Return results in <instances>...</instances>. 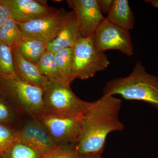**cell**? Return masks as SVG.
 Listing matches in <instances>:
<instances>
[{
	"label": "cell",
	"mask_w": 158,
	"mask_h": 158,
	"mask_svg": "<svg viewBox=\"0 0 158 158\" xmlns=\"http://www.w3.org/2000/svg\"><path fill=\"white\" fill-rule=\"evenodd\" d=\"M23 34L17 22L10 18L0 28V43L13 48L17 47L21 41Z\"/></svg>",
	"instance_id": "cell-17"
},
{
	"label": "cell",
	"mask_w": 158,
	"mask_h": 158,
	"mask_svg": "<svg viewBox=\"0 0 158 158\" xmlns=\"http://www.w3.org/2000/svg\"><path fill=\"white\" fill-rule=\"evenodd\" d=\"M75 78L87 80L96 73L106 70L110 60L104 52H98L93 44V36H79L73 47Z\"/></svg>",
	"instance_id": "cell-5"
},
{
	"label": "cell",
	"mask_w": 158,
	"mask_h": 158,
	"mask_svg": "<svg viewBox=\"0 0 158 158\" xmlns=\"http://www.w3.org/2000/svg\"><path fill=\"white\" fill-rule=\"evenodd\" d=\"M43 90L45 114L83 113L90 105L77 97L70 85L62 82L48 81Z\"/></svg>",
	"instance_id": "cell-4"
},
{
	"label": "cell",
	"mask_w": 158,
	"mask_h": 158,
	"mask_svg": "<svg viewBox=\"0 0 158 158\" xmlns=\"http://www.w3.org/2000/svg\"><path fill=\"white\" fill-rule=\"evenodd\" d=\"M17 128L19 141L33 148L43 156L57 145L39 119L23 118Z\"/></svg>",
	"instance_id": "cell-9"
},
{
	"label": "cell",
	"mask_w": 158,
	"mask_h": 158,
	"mask_svg": "<svg viewBox=\"0 0 158 158\" xmlns=\"http://www.w3.org/2000/svg\"><path fill=\"white\" fill-rule=\"evenodd\" d=\"M11 18L10 10L4 0H0V28Z\"/></svg>",
	"instance_id": "cell-24"
},
{
	"label": "cell",
	"mask_w": 158,
	"mask_h": 158,
	"mask_svg": "<svg viewBox=\"0 0 158 158\" xmlns=\"http://www.w3.org/2000/svg\"><path fill=\"white\" fill-rule=\"evenodd\" d=\"M68 6L74 12L78 24L80 36H93L105 17L99 8L97 0H67Z\"/></svg>",
	"instance_id": "cell-10"
},
{
	"label": "cell",
	"mask_w": 158,
	"mask_h": 158,
	"mask_svg": "<svg viewBox=\"0 0 158 158\" xmlns=\"http://www.w3.org/2000/svg\"><path fill=\"white\" fill-rule=\"evenodd\" d=\"M15 73L26 81L43 89L48 80L40 72L37 65L26 60L17 47L12 48Z\"/></svg>",
	"instance_id": "cell-13"
},
{
	"label": "cell",
	"mask_w": 158,
	"mask_h": 158,
	"mask_svg": "<svg viewBox=\"0 0 158 158\" xmlns=\"http://www.w3.org/2000/svg\"><path fill=\"white\" fill-rule=\"evenodd\" d=\"M93 41L98 52H104L109 50H116L128 57L134 54L130 31L110 22L106 18L94 32Z\"/></svg>",
	"instance_id": "cell-7"
},
{
	"label": "cell",
	"mask_w": 158,
	"mask_h": 158,
	"mask_svg": "<svg viewBox=\"0 0 158 158\" xmlns=\"http://www.w3.org/2000/svg\"><path fill=\"white\" fill-rule=\"evenodd\" d=\"M103 95H120L127 100L145 102L158 111V76L148 73L141 62L137 61L128 76L108 81Z\"/></svg>",
	"instance_id": "cell-2"
},
{
	"label": "cell",
	"mask_w": 158,
	"mask_h": 158,
	"mask_svg": "<svg viewBox=\"0 0 158 158\" xmlns=\"http://www.w3.org/2000/svg\"><path fill=\"white\" fill-rule=\"evenodd\" d=\"M33 148L18 141L0 154V158H43Z\"/></svg>",
	"instance_id": "cell-20"
},
{
	"label": "cell",
	"mask_w": 158,
	"mask_h": 158,
	"mask_svg": "<svg viewBox=\"0 0 158 158\" xmlns=\"http://www.w3.org/2000/svg\"><path fill=\"white\" fill-rule=\"evenodd\" d=\"M80 36L78 24L73 11H68L67 19L58 36L48 45L47 50L55 54L68 48H73Z\"/></svg>",
	"instance_id": "cell-12"
},
{
	"label": "cell",
	"mask_w": 158,
	"mask_h": 158,
	"mask_svg": "<svg viewBox=\"0 0 158 158\" xmlns=\"http://www.w3.org/2000/svg\"><path fill=\"white\" fill-rule=\"evenodd\" d=\"M10 10L11 18L25 23L42 18L53 14L57 9L49 6L46 1L4 0Z\"/></svg>",
	"instance_id": "cell-11"
},
{
	"label": "cell",
	"mask_w": 158,
	"mask_h": 158,
	"mask_svg": "<svg viewBox=\"0 0 158 158\" xmlns=\"http://www.w3.org/2000/svg\"><path fill=\"white\" fill-rule=\"evenodd\" d=\"M120 99L103 95L83 113L82 128L73 145L81 157L101 155L106 146L107 137L115 131H122L124 126L119 120Z\"/></svg>",
	"instance_id": "cell-1"
},
{
	"label": "cell",
	"mask_w": 158,
	"mask_h": 158,
	"mask_svg": "<svg viewBox=\"0 0 158 158\" xmlns=\"http://www.w3.org/2000/svg\"><path fill=\"white\" fill-rule=\"evenodd\" d=\"M101 155L89 156H87L81 157V158H99Z\"/></svg>",
	"instance_id": "cell-27"
},
{
	"label": "cell",
	"mask_w": 158,
	"mask_h": 158,
	"mask_svg": "<svg viewBox=\"0 0 158 158\" xmlns=\"http://www.w3.org/2000/svg\"><path fill=\"white\" fill-rule=\"evenodd\" d=\"M23 119L14 106L0 94V123L17 128Z\"/></svg>",
	"instance_id": "cell-19"
},
{
	"label": "cell",
	"mask_w": 158,
	"mask_h": 158,
	"mask_svg": "<svg viewBox=\"0 0 158 158\" xmlns=\"http://www.w3.org/2000/svg\"><path fill=\"white\" fill-rule=\"evenodd\" d=\"M17 128L0 123V154L19 141Z\"/></svg>",
	"instance_id": "cell-22"
},
{
	"label": "cell",
	"mask_w": 158,
	"mask_h": 158,
	"mask_svg": "<svg viewBox=\"0 0 158 158\" xmlns=\"http://www.w3.org/2000/svg\"><path fill=\"white\" fill-rule=\"evenodd\" d=\"M99 158H102V157H101V156H100Z\"/></svg>",
	"instance_id": "cell-28"
},
{
	"label": "cell",
	"mask_w": 158,
	"mask_h": 158,
	"mask_svg": "<svg viewBox=\"0 0 158 158\" xmlns=\"http://www.w3.org/2000/svg\"><path fill=\"white\" fill-rule=\"evenodd\" d=\"M12 48L0 43V77L15 74Z\"/></svg>",
	"instance_id": "cell-21"
},
{
	"label": "cell",
	"mask_w": 158,
	"mask_h": 158,
	"mask_svg": "<svg viewBox=\"0 0 158 158\" xmlns=\"http://www.w3.org/2000/svg\"><path fill=\"white\" fill-rule=\"evenodd\" d=\"M48 45V44L39 40L23 36L17 48L26 60L37 65L47 51Z\"/></svg>",
	"instance_id": "cell-15"
},
{
	"label": "cell",
	"mask_w": 158,
	"mask_h": 158,
	"mask_svg": "<svg viewBox=\"0 0 158 158\" xmlns=\"http://www.w3.org/2000/svg\"><path fill=\"white\" fill-rule=\"evenodd\" d=\"M97 1L99 8L101 11L102 14V13L107 14L112 7L113 0H97Z\"/></svg>",
	"instance_id": "cell-25"
},
{
	"label": "cell",
	"mask_w": 158,
	"mask_h": 158,
	"mask_svg": "<svg viewBox=\"0 0 158 158\" xmlns=\"http://www.w3.org/2000/svg\"><path fill=\"white\" fill-rule=\"evenodd\" d=\"M0 94L14 106L23 118L40 120L45 115L43 90L16 74L0 77Z\"/></svg>",
	"instance_id": "cell-3"
},
{
	"label": "cell",
	"mask_w": 158,
	"mask_h": 158,
	"mask_svg": "<svg viewBox=\"0 0 158 158\" xmlns=\"http://www.w3.org/2000/svg\"><path fill=\"white\" fill-rule=\"evenodd\" d=\"M68 11L64 9H57L53 14L35 20L17 22L23 36L48 44L58 36L65 25Z\"/></svg>",
	"instance_id": "cell-8"
},
{
	"label": "cell",
	"mask_w": 158,
	"mask_h": 158,
	"mask_svg": "<svg viewBox=\"0 0 158 158\" xmlns=\"http://www.w3.org/2000/svg\"><path fill=\"white\" fill-rule=\"evenodd\" d=\"M36 65L40 72L48 81L64 83L59 73L53 53L46 51Z\"/></svg>",
	"instance_id": "cell-18"
},
{
	"label": "cell",
	"mask_w": 158,
	"mask_h": 158,
	"mask_svg": "<svg viewBox=\"0 0 158 158\" xmlns=\"http://www.w3.org/2000/svg\"><path fill=\"white\" fill-rule=\"evenodd\" d=\"M106 18L110 22L127 31L132 30L135 27V14L127 0H113Z\"/></svg>",
	"instance_id": "cell-14"
},
{
	"label": "cell",
	"mask_w": 158,
	"mask_h": 158,
	"mask_svg": "<svg viewBox=\"0 0 158 158\" xmlns=\"http://www.w3.org/2000/svg\"><path fill=\"white\" fill-rule=\"evenodd\" d=\"M43 158H81L77 152L73 144H57Z\"/></svg>",
	"instance_id": "cell-23"
},
{
	"label": "cell",
	"mask_w": 158,
	"mask_h": 158,
	"mask_svg": "<svg viewBox=\"0 0 158 158\" xmlns=\"http://www.w3.org/2000/svg\"><path fill=\"white\" fill-rule=\"evenodd\" d=\"M55 59L63 82L70 85L75 78L73 73V48L62 49L55 53Z\"/></svg>",
	"instance_id": "cell-16"
},
{
	"label": "cell",
	"mask_w": 158,
	"mask_h": 158,
	"mask_svg": "<svg viewBox=\"0 0 158 158\" xmlns=\"http://www.w3.org/2000/svg\"><path fill=\"white\" fill-rule=\"evenodd\" d=\"M83 113L45 114L39 120L57 144L74 145L81 130Z\"/></svg>",
	"instance_id": "cell-6"
},
{
	"label": "cell",
	"mask_w": 158,
	"mask_h": 158,
	"mask_svg": "<svg viewBox=\"0 0 158 158\" xmlns=\"http://www.w3.org/2000/svg\"><path fill=\"white\" fill-rule=\"evenodd\" d=\"M148 2L150 3L152 6L155 7H158V1H145Z\"/></svg>",
	"instance_id": "cell-26"
}]
</instances>
